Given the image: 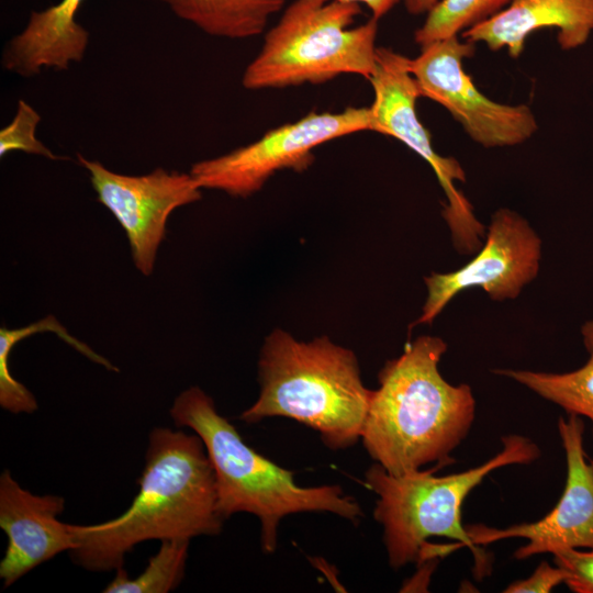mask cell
<instances>
[{
    "label": "cell",
    "instance_id": "1",
    "mask_svg": "<svg viewBox=\"0 0 593 593\" xmlns=\"http://www.w3.org/2000/svg\"><path fill=\"white\" fill-rule=\"evenodd\" d=\"M139 491L120 516L93 525H71L74 563L88 571L123 568L126 553L146 540H191L216 536L224 518L217 510L215 474L202 439L194 433L154 428L148 437Z\"/></svg>",
    "mask_w": 593,
    "mask_h": 593
},
{
    "label": "cell",
    "instance_id": "2",
    "mask_svg": "<svg viewBox=\"0 0 593 593\" xmlns=\"http://www.w3.org/2000/svg\"><path fill=\"white\" fill-rule=\"evenodd\" d=\"M446 350L441 338L419 336L379 372L360 439L390 474L404 475L435 461L447 465L473 423L471 388L452 385L439 372Z\"/></svg>",
    "mask_w": 593,
    "mask_h": 593
},
{
    "label": "cell",
    "instance_id": "3",
    "mask_svg": "<svg viewBox=\"0 0 593 593\" xmlns=\"http://www.w3.org/2000/svg\"><path fill=\"white\" fill-rule=\"evenodd\" d=\"M258 380L259 395L240 414L243 422L295 419L316 430L332 450L361 438L372 390L362 383L355 353L327 336L304 342L272 331L260 349Z\"/></svg>",
    "mask_w": 593,
    "mask_h": 593
},
{
    "label": "cell",
    "instance_id": "4",
    "mask_svg": "<svg viewBox=\"0 0 593 593\" xmlns=\"http://www.w3.org/2000/svg\"><path fill=\"white\" fill-rule=\"evenodd\" d=\"M170 416L176 426L188 427L202 439L214 470L222 517L249 513L259 519L265 553L275 552L280 522L291 514L327 512L355 525L359 523L362 510L353 496L335 484L299 485L293 472L248 446L199 387H191L175 399Z\"/></svg>",
    "mask_w": 593,
    "mask_h": 593
},
{
    "label": "cell",
    "instance_id": "5",
    "mask_svg": "<svg viewBox=\"0 0 593 593\" xmlns=\"http://www.w3.org/2000/svg\"><path fill=\"white\" fill-rule=\"evenodd\" d=\"M503 449L484 463L466 471L434 475L443 465L430 470H417L404 475L388 473L374 462L365 473V484L378 499L374 519L383 528V541L389 563L398 569L409 563H422L435 557V546L427 539L448 537L468 547L480 564L481 550L473 545L461 523V506L467 495L493 470L508 465H527L540 450L529 438L519 435L503 437Z\"/></svg>",
    "mask_w": 593,
    "mask_h": 593
},
{
    "label": "cell",
    "instance_id": "6",
    "mask_svg": "<svg viewBox=\"0 0 593 593\" xmlns=\"http://www.w3.org/2000/svg\"><path fill=\"white\" fill-rule=\"evenodd\" d=\"M361 7L338 0H293L266 31L245 68L248 90L320 85L342 75L369 80L378 46V20L354 25Z\"/></svg>",
    "mask_w": 593,
    "mask_h": 593
},
{
    "label": "cell",
    "instance_id": "7",
    "mask_svg": "<svg viewBox=\"0 0 593 593\" xmlns=\"http://www.w3.org/2000/svg\"><path fill=\"white\" fill-rule=\"evenodd\" d=\"M362 131H372L370 107H349L340 112L312 111L268 131L248 145L193 164L190 174L202 189L245 199L261 190L280 170H306L314 163L316 147Z\"/></svg>",
    "mask_w": 593,
    "mask_h": 593
},
{
    "label": "cell",
    "instance_id": "8",
    "mask_svg": "<svg viewBox=\"0 0 593 593\" xmlns=\"http://www.w3.org/2000/svg\"><path fill=\"white\" fill-rule=\"evenodd\" d=\"M409 64V57L391 48H377L374 70L369 78L373 90L372 132L401 141L427 161L446 195L443 216L455 246L461 253H474L485 231L467 198L456 187V182L466 181L465 170L457 159L444 157L434 149L430 134L416 113L421 94Z\"/></svg>",
    "mask_w": 593,
    "mask_h": 593
},
{
    "label": "cell",
    "instance_id": "9",
    "mask_svg": "<svg viewBox=\"0 0 593 593\" xmlns=\"http://www.w3.org/2000/svg\"><path fill=\"white\" fill-rule=\"evenodd\" d=\"M474 45L451 36L422 46L409 64L419 94L444 107L479 145H519L537 132L536 116L526 104L499 103L475 87L462 67L474 54Z\"/></svg>",
    "mask_w": 593,
    "mask_h": 593
},
{
    "label": "cell",
    "instance_id": "10",
    "mask_svg": "<svg viewBox=\"0 0 593 593\" xmlns=\"http://www.w3.org/2000/svg\"><path fill=\"white\" fill-rule=\"evenodd\" d=\"M77 158L89 172L99 202L125 231L136 268L150 275L169 215L179 206L199 201L202 188L190 172L157 168L146 175L128 176L80 154Z\"/></svg>",
    "mask_w": 593,
    "mask_h": 593
},
{
    "label": "cell",
    "instance_id": "11",
    "mask_svg": "<svg viewBox=\"0 0 593 593\" xmlns=\"http://www.w3.org/2000/svg\"><path fill=\"white\" fill-rule=\"evenodd\" d=\"M541 242L516 212L500 209L493 215L479 254L461 268L425 278L427 298L416 324H430L459 292L483 289L491 299H515L539 270Z\"/></svg>",
    "mask_w": 593,
    "mask_h": 593
},
{
    "label": "cell",
    "instance_id": "12",
    "mask_svg": "<svg viewBox=\"0 0 593 593\" xmlns=\"http://www.w3.org/2000/svg\"><path fill=\"white\" fill-rule=\"evenodd\" d=\"M558 430L567 461L564 490L556 506L541 519L499 529L482 524L465 526L473 545L506 538H525L514 553L526 559L544 552L593 548V459L583 447L584 423L577 415L560 417Z\"/></svg>",
    "mask_w": 593,
    "mask_h": 593
},
{
    "label": "cell",
    "instance_id": "13",
    "mask_svg": "<svg viewBox=\"0 0 593 593\" xmlns=\"http://www.w3.org/2000/svg\"><path fill=\"white\" fill-rule=\"evenodd\" d=\"M65 500L58 495H37L4 470L0 475V528L8 546L0 561L4 588L15 583L37 566L75 548L68 525L58 519Z\"/></svg>",
    "mask_w": 593,
    "mask_h": 593
},
{
    "label": "cell",
    "instance_id": "14",
    "mask_svg": "<svg viewBox=\"0 0 593 593\" xmlns=\"http://www.w3.org/2000/svg\"><path fill=\"white\" fill-rule=\"evenodd\" d=\"M551 27L557 30L562 51L583 46L593 32V0H513L460 36L491 51L505 48L512 58H518L532 33Z\"/></svg>",
    "mask_w": 593,
    "mask_h": 593
},
{
    "label": "cell",
    "instance_id": "15",
    "mask_svg": "<svg viewBox=\"0 0 593 593\" xmlns=\"http://www.w3.org/2000/svg\"><path fill=\"white\" fill-rule=\"evenodd\" d=\"M83 0H60L32 11L24 29L4 46L1 66L30 78L44 69L67 70L86 54L89 33L76 15Z\"/></svg>",
    "mask_w": 593,
    "mask_h": 593
},
{
    "label": "cell",
    "instance_id": "16",
    "mask_svg": "<svg viewBox=\"0 0 593 593\" xmlns=\"http://www.w3.org/2000/svg\"><path fill=\"white\" fill-rule=\"evenodd\" d=\"M208 35L246 40L262 34L286 0H152Z\"/></svg>",
    "mask_w": 593,
    "mask_h": 593
},
{
    "label": "cell",
    "instance_id": "17",
    "mask_svg": "<svg viewBox=\"0 0 593 593\" xmlns=\"http://www.w3.org/2000/svg\"><path fill=\"white\" fill-rule=\"evenodd\" d=\"M581 333L589 358L577 370L566 373H547L499 369L494 372L522 383L541 398L562 407L568 415L586 417L592 424L593 435V321L586 322Z\"/></svg>",
    "mask_w": 593,
    "mask_h": 593
},
{
    "label": "cell",
    "instance_id": "18",
    "mask_svg": "<svg viewBox=\"0 0 593 593\" xmlns=\"http://www.w3.org/2000/svg\"><path fill=\"white\" fill-rule=\"evenodd\" d=\"M190 540H163L157 553L149 558L144 571L130 578L120 568L103 593H167L175 590L184 575Z\"/></svg>",
    "mask_w": 593,
    "mask_h": 593
},
{
    "label": "cell",
    "instance_id": "19",
    "mask_svg": "<svg viewBox=\"0 0 593 593\" xmlns=\"http://www.w3.org/2000/svg\"><path fill=\"white\" fill-rule=\"evenodd\" d=\"M513 0H441L426 14L415 31L414 41L422 47L432 42L460 36L468 29L505 9Z\"/></svg>",
    "mask_w": 593,
    "mask_h": 593
},
{
    "label": "cell",
    "instance_id": "20",
    "mask_svg": "<svg viewBox=\"0 0 593 593\" xmlns=\"http://www.w3.org/2000/svg\"><path fill=\"white\" fill-rule=\"evenodd\" d=\"M40 122L38 112L25 100H19L13 119L0 131V157L21 150L53 160L59 159V156L36 137Z\"/></svg>",
    "mask_w": 593,
    "mask_h": 593
},
{
    "label": "cell",
    "instance_id": "21",
    "mask_svg": "<svg viewBox=\"0 0 593 593\" xmlns=\"http://www.w3.org/2000/svg\"><path fill=\"white\" fill-rule=\"evenodd\" d=\"M553 561L569 573L566 584L572 592L593 593V548L558 551Z\"/></svg>",
    "mask_w": 593,
    "mask_h": 593
},
{
    "label": "cell",
    "instance_id": "22",
    "mask_svg": "<svg viewBox=\"0 0 593 593\" xmlns=\"http://www.w3.org/2000/svg\"><path fill=\"white\" fill-rule=\"evenodd\" d=\"M568 578L569 573L561 567L542 561L529 578L511 583L503 592L548 593L560 583H566Z\"/></svg>",
    "mask_w": 593,
    "mask_h": 593
},
{
    "label": "cell",
    "instance_id": "23",
    "mask_svg": "<svg viewBox=\"0 0 593 593\" xmlns=\"http://www.w3.org/2000/svg\"><path fill=\"white\" fill-rule=\"evenodd\" d=\"M347 3L365 4L371 12V18L380 20L387 15L401 0H338Z\"/></svg>",
    "mask_w": 593,
    "mask_h": 593
},
{
    "label": "cell",
    "instance_id": "24",
    "mask_svg": "<svg viewBox=\"0 0 593 593\" xmlns=\"http://www.w3.org/2000/svg\"><path fill=\"white\" fill-rule=\"evenodd\" d=\"M441 0H403L406 11L412 15L427 14Z\"/></svg>",
    "mask_w": 593,
    "mask_h": 593
}]
</instances>
